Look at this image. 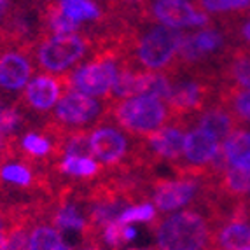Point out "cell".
<instances>
[{
  "instance_id": "cell-1",
  "label": "cell",
  "mask_w": 250,
  "mask_h": 250,
  "mask_svg": "<svg viewBox=\"0 0 250 250\" xmlns=\"http://www.w3.org/2000/svg\"><path fill=\"white\" fill-rule=\"evenodd\" d=\"M138 23H131L126 32L125 67L138 72L170 74L177 67L179 51L186 34L163 25L150 26L142 32Z\"/></svg>"
},
{
  "instance_id": "cell-2",
  "label": "cell",
  "mask_w": 250,
  "mask_h": 250,
  "mask_svg": "<svg viewBox=\"0 0 250 250\" xmlns=\"http://www.w3.org/2000/svg\"><path fill=\"white\" fill-rule=\"evenodd\" d=\"M217 226V219L203 205L150 222L158 250H213Z\"/></svg>"
},
{
  "instance_id": "cell-3",
  "label": "cell",
  "mask_w": 250,
  "mask_h": 250,
  "mask_svg": "<svg viewBox=\"0 0 250 250\" xmlns=\"http://www.w3.org/2000/svg\"><path fill=\"white\" fill-rule=\"evenodd\" d=\"M105 121L116 123L126 133L146 138L171 123V110L165 100L156 96L135 95L123 100H107Z\"/></svg>"
},
{
  "instance_id": "cell-4",
  "label": "cell",
  "mask_w": 250,
  "mask_h": 250,
  "mask_svg": "<svg viewBox=\"0 0 250 250\" xmlns=\"http://www.w3.org/2000/svg\"><path fill=\"white\" fill-rule=\"evenodd\" d=\"M107 116V100H95L84 93L67 89L56 104L54 112L49 116L42 131L51 137L65 138L72 131H89L91 126H98Z\"/></svg>"
},
{
  "instance_id": "cell-5",
  "label": "cell",
  "mask_w": 250,
  "mask_h": 250,
  "mask_svg": "<svg viewBox=\"0 0 250 250\" xmlns=\"http://www.w3.org/2000/svg\"><path fill=\"white\" fill-rule=\"evenodd\" d=\"M93 49V41L88 34H63L42 39L32 49V58L46 74L63 75L77 62L86 58Z\"/></svg>"
},
{
  "instance_id": "cell-6",
  "label": "cell",
  "mask_w": 250,
  "mask_h": 250,
  "mask_svg": "<svg viewBox=\"0 0 250 250\" xmlns=\"http://www.w3.org/2000/svg\"><path fill=\"white\" fill-rule=\"evenodd\" d=\"M210 177H177L152 182L150 198L154 207L163 213H170L188 205L201 203Z\"/></svg>"
},
{
  "instance_id": "cell-7",
  "label": "cell",
  "mask_w": 250,
  "mask_h": 250,
  "mask_svg": "<svg viewBox=\"0 0 250 250\" xmlns=\"http://www.w3.org/2000/svg\"><path fill=\"white\" fill-rule=\"evenodd\" d=\"M142 21H156L168 28L208 26L210 18L198 4L189 0H146L142 5Z\"/></svg>"
},
{
  "instance_id": "cell-8",
  "label": "cell",
  "mask_w": 250,
  "mask_h": 250,
  "mask_svg": "<svg viewBox=\"0 0 250 250\" xmlns=\"http://www.w3.org/2000/svg\"><path fill=\"white\" fill-rule=\"evenodd\" d=\"M68 89V77L67 74L63 75H37L32 79L23 89V95L16 105L21 108V112L25 114L26 110H34L37 114L49 112L51 108L60 102V96Z\"/></svg>"
},
{
  "instance_id": "cell-9",
  "label": "cell",
  "mask_w": 250,
  "mask_h": 250,
  "mask_svg": "<svg viewBox=\"0 0 250 250\" xmlns=\"http://www.w3.org/2000/svg\"><path fill=\"white\" fill-rule=\"evenodd\" d=\"M184 129H186L184 126L171 123V125L158 129L156 133L142 138L147 159L150 161V165H156L159 161L175 163L182 159L184 140H186Z\"/></svg>"
},
{
  "instance_id": "cell-10",
  "label": "cell",
  "mask_w": 250,
  "mask_h": 250,
  "mask_svg": "<svg viewBox=\"0 0 250 250\" xmlns=\"http://www.w3.org/2000/svg\"><path fill=\"white\" fill-rule=\"evenodd\" d=\"M30 53L20 47H2L0 49V89L20 91L30 83L32 62Z\"/></svg>"
},
{
  "instance_id": "cell-11",
  "label": "cell",
  "mask_w": 250,
  "mask_h": 250,
  "mask_svg": "<svg viewBox=\"0 0 250 250\" xmlns=\"http://www.w3.org/2000/svg\"><path fill=\"white\" fill-rule=\"evenodd\" d=\"M194 121L198 123V128L210 131L217 140H226L233 131L240 129V123L233 116V112L219 100L192 117V123Z\"/></svg>"
},
{
  "instance_id": "cell-12",
  "label": "cell",
  "mask_w": 250,
  "mask_h": 250,
  "mask_svg": "<svg viewBox=\"0 0 250 250\" xmlns=\"http://www.w3.org/2000/svg\"><path fill=\"white\" fill-rule=\"evenodd\" d=\"M222 56V67L219 72L221 83L233 84L250 91V49L233 47Z\"/></svg>"
},
{
  "instance_id": "cell-13",
  "label": "cell",
  "mask_w": 250,
  "mask_h": 250,
  "mask_svg": "<svg viewBox=\"0 0 250 250\" xmlns=\"http://www.w3.org/2000/svg\"><path fill=\"white\" fill-rule=\"evenodd\" d=\"M51 170L60 175L62 179L72 180H88V182H95L105 173L104 167L100 163H96L89 156H72L67 154L63 156L60 161H56L51 167Z\"/></svg>"
},
{
  "instance_id": "cell-14",
  "label": "cell",
  "mask_w": 250,
  "mask_h": 250,
  "mask_svg": "<svg viewBox=\"0 0 250 250\" xmlns=\"http://www.w3.org/2000/svg\"><path fill=\"white\" fill-rule=\"evenodd\" d=\"M213 250H250V222L231 219L217 226Z\"/></svg>"
},
{
  "instance_id": "cell-15",
  "label": "cell",
  "mask_w": 250,
  "mask_h": 250,
  "mask_svg": "<svg viewBox=\"0 0 250 250\" xmlns=\"http://www.w3.org/2000/svg\"><path fill=\"white\" fill-rule=\"evenodd\" d=\"M213 186L224 196L245 200L250 194V168H226L213 175Z\"/></svg>"
},
{
  "instance_id": "cell-16",
  "label": "cell",
  "mask_w": 250,
  "mask_h": 250,
  "mask_svg": "<svg viewBox=\"0 0 250 250\" xmlns=\"http://www.w3.org/2000/svg\"><path fill=\"white\" fill-rule=\"evenodd\" d=\"M229 168H250V131L236 129L222 144Z\"/></svg>"
},
{
  "instance_id": "cell-17",
  "label": "cell",
  "mask_w": 250,
  "mask_h": 250,
  "mask_svg": "<svg viewBox=\"0 0 250 250\" xmlns=\"http://www.w3.org/2000/svg\"><path fill=\"white\" fill-rule=\"evenodd\" d=\"M62 13L77 25L83 23H96L102 25L107 20V14L98 7L95 0H56Z\"/></svg>"
},
{
  "instance_id": "cell-18",
  "label": "cell",
  "mask_w": 250,
  "mask_h": 250,
  "mask_svg": "<svg viewBox=\"0 0 250 250\" xmlns=\"http://www.w3.org/2000/svg\"><path fill=\"white\" fill-rule=\"evenodd\" d=\"M217 100L222 102L226 107L229 108L240 125L250 123V91L249 89L238 88V86H233V84L221 83Z\"/></svg>"
},
{
  "instance_id": "cell-19",
  "label": "cell",
  "mask_w": 250,
  "mask_h": 250,
  "mask_svg": "<svg viewBox=\"0 0 250 250\" xmlns=\"http://www.w3.org/2000/svg\"><path fill=\"white\" fill-rule=\"evenodd\" d=\"M171 89V77L165 72H138L137 70V95L156 96L168 100Z\"/></svg>"
},
{
  "instance_id": "cell-20",
  "label": "cell",
  "mask_w": 250,
  "mask_h": 250,
  "mask_svg": "<svg viewBox=\"0 0 250 250\" xmlns=\"http://www.w3.org/2000/svg\"><path fill=\"white\" fill-rule=\"evenodd\" d=\"M63 242L62 231L46 222H39L32 228L28 236V250H51Z\"/></svg>"
},
{
  "instance_id": "cell-21",
  "label": "cell",
  "mask_w": 250,
  "mask_h": 250,
  "mask_svg": "<svg viewBox=\"0 0 250 250\" xmlns=\"http://www.w3.org/2000/svg\"><path fill=\"white\" fill-rule=\"evenodd\" d=\"M137 236V229L131 224H125L121 221H114L104 229V243L114 249H121Z\"/></svg>"
},
{
  "instance_id": "cell-22",
  "label": "cell",
  "mask_w": 250,
  "mask_h": 250,
  "mask_svg": "<svg viewBox=\"0 0 250 250\" xmlns=\"http://www.w3.org/2000/svg\"><path fill=\"white\" fill-rule=\"evenodd\" d=\"M158 219L156 215V207L152 203H138L131 205L125 212L121 213V217L117 221L125 222V224H133V222H154Z\"/></svg>"
},
{
  "instance_id": "cell-23",
  "label": "cell",
  "mask_w": 250,
  "mask_h": 250,
  "mask_svg": "<svg viewBox=\"0 0 250 250\" xmlns=\"http://www.w3.org/2000/svg\"><path fill=\"white\" fill-rule=\"evenodd\" d=\"M200 9L205 13H233V11H245L250 7V0H196Z\"/></svg>"
},
{
  "instance_id": "cell-24",
  "label": "cell",
  "mask_w": 250,
  "mask_h": 250,
  "mask_svg": "<svg viewBox=\"0 0 250 250\" xmlns=\"http://www.w3.org/2000/svg\"><path fill=\"white\" fill-rule=\"evenodd\" d=\"M77 250H121V249L108 247V245H105L104 242H84V245Z\"/></svg>"
},
{
  "instance_id": "cell-25",
  "label": "cell",
  "mask_w": 250,
  "mask_h": 250,
  "mask_svg": "<svg viewBox=\"0 0 250 250\" xmlns=\"http://www.w3.org/2000/svg\"><path fill=\"white\" fill-rule=\"evenodd\" d=\"M240 35H242V39L247 42V44H250V16H249V20L242 25V28H240Z\"/></svg>"
},
{
  "instance_id": "cell-26",
  "label": "cell",
  "mask_w": 250,
  "mask_h": 250,
  "mask_svg": "<svg viewBox=\"0 0 250 250\" xmlns=\"http://www.w3.org/2000/svg\"><path fill=\"white\" fill-rule=\"evenodd\" d=\"M119 4H121V0H112V5L108 7V11L105 14H107V16H114V14L117 13V9H119Z\"/></svg>"
},
{
  "instance_id": "cell-27",
  "label": "cell",
  "mask_w": 250,
  "mask_h": 250,
  "mask_svg": "<svg viewBox=\"0 0 250 250\" xmlns=\"http://www.w3.org/2000/svg\"><path fill=\"white\" fill-rule=\"evenodd\" d=\"M9 11V0H0V20L7 14Z\"/></svg>"
},
{
  "instance_id": "cell-28",
  "label": "cell",
  "mask_w": 250,
  "mask_h": 250,
  "mask_svg": "<svg viewBox=\"0 0 250 250\" xmlns=\"http://www.w3.org/2000/svg\"><path fill=\"white\" fill-rule=\"evenodd\" d=\"M243 212H245V221L250 222V200H243Z\"/></svg>"
},
{
  "instance_id": "cell-29",
  "label": "cell",
  "mask_w": 250,
  "mask_h": 250,
  "mask_svg": "<svg viewBox=\"0 0 250 250\" xmlns=\"http://www.w3.org/2000/svg\"><path fill=\"white\" fill-rule=\"evenodd\" d=\"M51 250H72V249H70V247H68L65 242H62V243H58L56 247H53Z\"/></svg>"
},
{
  "instance_id": "cell-30",
  "label": "cell",
  "mask_w": 250,
  "mask_h": 250,
  "mask_svg": "<svg viewBox=\"0 0 250 250\" xmlns=\"http://www.w3.org/2000/svg\"><path fill=\"white\" fill-rule=\"evenodd\" d=\"M5 245H7V240H5V234L0 231V250H5Z\"/></svg>"
},
{
  "instance_id": "cell-31",
  "label": "cell",
  "mask_w": 250,
  "mask_h": 250,
  "mask_svg": "<svg viewBox=\"0 0 250 250\" xmlns=\"http://www.w3.org/2000/svg\"><path fill=\"white\" fill-rule=\"evenodd\" d=\"M129 250H142V249H129Z\"/></svg>"
}]
</instances>
